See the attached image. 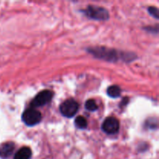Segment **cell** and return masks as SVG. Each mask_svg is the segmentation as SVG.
<instances>
[{
  "mask_svg": "<svg viewBox=\"0 0 159 159\" xmlns=\"http://www.w3.org/2000/svg\"><path fill=\"white\" fill-rule=\"evenodd\" d=\"M88 51L90 54H93L94 57L97 58L102 59V60L107 61H116L120 58L124 59L127 61H131L134 58V55L133 54L130 55L129 53L123 54L122 52L116 51L114 49L105 48V47H95V48H90L88 49Z\"/></svg>",
  "mask_w": 159,
  "mask_h": 159,
  "instance_id": "6da1fadb",
  "label": "cell"
},
{
  "mask_svg": "<svg viewBox=\"0 0 159 159\" xmlns=\"http://www.w3.org/2000/svg\"><path fill=\"white\" fill-rule=\"evenodd\" d=\"M84 13L90 19L96 20H107L110 17L109 12L105 8L96 6H89Z\"/></svg>",
  "mask_w": 159,
  "mask_h": 159,
  "instance_id": "7a4b0ae2",
  "label": "cell"
},
{
  "mask_svg": "<svg viewBox=\"0 0 159 159\" xmlns=\"http://www.w3.org/2000/svg\"><path fill=\"white\" fill-rule=\"evenodd\" d=\"M79 110V103L75 99H69L62 102L60 106V112L65 117H72Z\"/></svg>",
  "mask_w": 159,
  "mask_h": 159,
  "instance_id": "3957f363",
  "label": "cell"
},
{
  "mask_svg": "<svg viewBox=\"0 0 159 159\" xmlns=\"http://www.w3.org/2000/svg\"><path fill=\"white\" fill-rule=\"evenodd\" d=\"M41 113L40 112L34 108H30L25 110L22 116V120L26 125L32 127L39 124L41 120Z\"/></svg>",
  "mask_w": 159,
  "mask_h": 159,
  "instance_id": "277c9868",
  "label": "cell"
},
{
  "mask_svg": "<svg viewBox=\"0 0 159 159\" xmlns=\"http://www.w3.org/2000/svg\"><path fill=\"white\" fill-rule=\"evenodd\" d=\"M53 97V93L50 90H43L40 92L31 102V108H37V107H43L51 100Z\"/></svg>",
  "mask_w": 159,
  "mask_h": 159,
  "instance_id": "5b68a950",
  "label": "cell"
},
{
  "mask_svg": "<svg viewBox=\"0 0 159 159\" xmlns=\"http://www.w3.org/2000/svg\"><path fill=\"white\" fill-rule=\"evenodd\" d=\"M120 123L116 118L107 117L102 124V129L108 134H114L119 130Z\"/></svg>",
  "mask_w": 159,
  "mask_h": 159,
  "instance_id": "8992f818",
  "label": "cell"
},
{
  "mask_svg": "<svg viewBox=\"0 0 159 159\" xmlns=\"http://www.w3.org/2000/svg\"><path fill=\"white\" fill-rule=\"evenodd\" d=\"M14 149H15V144L12 142L3 144L0 147V158H8L13 153Z\"/></svg>",
  "mask_w": 159,
  "mask_h": 159,
  "instance_id": "52a82bcc",
  "label": "cell"
},
{
  "mask_svg": "<svg viewBox=\"0 0 159 159\" xmlns=\"http://www.w3.org/2000/svg\"><path fill=\"white\" fill-rule=\"evenodd\" d=\"M32 156L31 149L28 147H23L16 153L13 159H30Z\"/></svg>",
  "mask_w": 159,
  "mask_h": 159,
  "instance_id": "ba28073f",
  "label": "cell"
},
{
  "mask_svg": "<svg viewBox=\"0 0 159 159\" xmlns=\"http://www.w3.org/2000/svg\"><path fill=\"white\" fill-rule=\"evenodd\" d=\"M121 89L117 85H111L107 89V94L112 98H117L120 96Z\"/></svg>",
  "mask_w": 159,
  "mask_h": 159,
  "instance_id": "9c48e42d",
  "label": "cell"
},
{
  "mask_svg": "<svg viewBox=\"0 0 159 159\" xmlns=\"http://www.w3.org/2000/svg\"><path fill=\"white\" fill-rule=\"evenodd\" d=\"M75 124L76 127H79V128L80 129L86 128L87 125H88L86 119L82 116H78L75 119Z\"/></svg>",
  "mask_w": 159,
  "mask_h": 159,
  "instance_id": "30bf717a",
  "label": "cell"
},
{
  "mask_svg": "<svg viewBox=\"0 0 159 159\" xmlns=\"http://www.w3.org/2000/svg\"><path fill=\"white\" fill-rule=\"evenodd\" d=\"M85 108L89 111H95V110H97L98 107L96 101L93 100V99H89L85 102Z\"/></svg>",
  "mask_w": 159,
  "mask_h": 159,
  "instance_id": "8fae6325",
  "label": "cell"
},
{
  "mask_svg": "<svg viewBox=\"0 0 159 159\" xmlns=\"http://www.w3.org/2000/svg\"><path fill=\"white\" fill-rule=\"evenodd\" d=\"M148 12L153 17H155V19H159V10L158 8L154 7V6H152V7L148 8Z\"/></svg>",
  "mask_w": 159,
  "mask_h": 159,
  "instance_id": "7c38bea8",
  "label": "cell"
}]
</instances>
